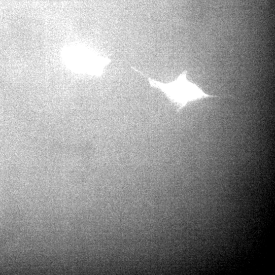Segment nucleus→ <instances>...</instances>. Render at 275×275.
Masks as SVG:
<instances>
[{"label":"nucleus","mask_w":275,"mask_h":275,"mask_svg":"<svg viewBox=\"0 0 275 275\" xmlns=\"http://www.w3.org/2000/svg\"><path fill=\"white\" fill-rule=\"evenodd\" d=\"M161 88L173 101L180 106V109L193 101L218 97L207 94L196 84L190 82L185 73L174 82L161 85Z\"/></svg>","instance_id":"1"}]
</instances>
